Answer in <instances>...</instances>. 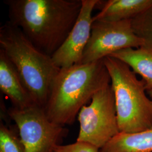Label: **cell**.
<instances>
[{
	"label": "cell",
	"instance_id": "cell-8",
	"mask_svg": "<svg viewBox=\"0 0 152 152\" xmlns=\"http://www.w3.org/2000/svg\"><path fill=\"white\" fill-rule=\"evenodd\" d=\"M98 0H82L80 15L65 41L51 58L59 68L81 64L83 53L90 39L94 22L92 11Z\"/></svg>",
	"mask_w": 152,
	"mask_h": 152
},
{
	"label": "cell",
	"instance_id": "cell-14",
	"mask_svg": "<svg viewBox=\"0 0 152 152\" xmlns=\"http://www.w3.org/2000/svg\"><path fill=\"white\" fill-rule=\"evenodd\" d=\"M0 152H25L17 132L2 121L0 125Z\"/></svg>",
	"mask_w": 152,
	"mask_h": 152
},
{
	"label": "cell",
	"instance_id": "cell-15",
	"mask_svg": "<svg viewBox=\"0 0 152 152\" xmlns=\"http://www.w3.org/2000/svg\"><path fill=\"white\" fill-rule=\"evenodd\" d=\"M53 152H100V149L92 145L80 141L68 145H58Z\"/></svg>",
	"mask_w": 152,
	"mask_h": 152
},
{
	"label": "cell",
	"instance_id": "cell-1",
	"mask_svg": "<svg viewBox=\"0 0 152 152\" xmlns=\"http://www.w3.org/2000/svg\"><path fill=\"white\" fill-rule=\"evenodd\" d=\"M10 22L41 51L52 56L75 24L82 0H6Z\"/></svg>",
	"mask_w": 152,
	"mask_h": 152
},
{
	"label": "cell",
	"instance_id": "cell-7",
	"mask_svg": "<svg viewBox=\"0 0 152 152\" xmlns=\"http://www.w3.org/2000/svg\"><path fill=\"white\" fill-rule=\"evenodd\" d=\"M143 45L144 41L135 34L131 20H94L81 64L103 60L120 50Z\"/></svg>",
	"mask_w": 152,
	"mask_h": 152
},
{
	"label": "cell",
	"instance_id": "cell-9",
	"mask_svg": "<svg viewBox=\"0 0 152 152\" xmlns=\"http://www.w3.org/2000/svg\"><path fill=\"white\" fill-rule=\"evenodd\" d=\"M0 90L14 108L22 109L36 105L16 69L1 49Z\"/></svg>",
	"mask_w": 152,
	"mask_h": 152
},
{
	"label": "cell",
	"instance_id": "cell-3",
	"mask_svg": "<svg viewBox=\"0 0 152 152\" xmlns=\"http://www.w3.org/2000/svg\"><path fill=\"white\" fill-rule=\"evenodd\" d=\"M0 49L16 69L34 104L45 108L51 84L60 68L10 21L0 28Z\"/></svg>",
	"mask_w": 152,
	"mask_h": 152
},
{
	"label": "cell",
	"instance_id": "cell-2",
	"mask_svg": "<svg viewBox=\"0 0 152 152\" xmlns=\"http://www.w3.org/2000/svg\"><path fill=\"white\" fill-rule=\"evenodd\" d=\"M110 84L104 59L60 68L44 108L48 118L62 126L72 125L82 108L98 91Z\"/></svg>",
	"mask_w": 152,
	"mask_h": 152
},
{
	"label": "cell",
	"instance_id": "cell-4",
	"mask_svg": "<svg viewBox=\"0 0 152 152\" xmlns=\"http://www.w3.org/2000/svg\"><path fill=\"white\" fill-rule=\"evenodd\" d=\"M113 91L120 132L136 133L152 129V99L144 82L116 58L104 59Z\"/></svg>",
	"mask_w": 152,
	"mask_h": 152
},
{
	"label": "cell",
	"instance_id": "cell-6",
	"mask_svg": "<svg viewBox=\"0 0 152 152\" xmlns=\"http://www.w3.org/2000/svg\"><path fill=\"white\" fill-rule=\"evenodd\" d=\"M7 113L15 124L25 152H53L68 134L65 126L50 121L44 108L37 105L22 109L11 107Z\"/></svg>",
	"mask_w": 152,
	"mask_h": 152
},
{
	"label": "cell",
	"instance_id": "cell-11",
	"mask_svg": "<svg viewBox=\"0 0 152 152\" xmlns=\"http://www.w3.org/2000/svg\"><path fill=\"white\" fill-rule=\"evenodd\" d=\"M109 56L125 63L136 75L141 77L147 91L152 90V49L143 45L115 52Z\"/></svg>",
	"mask_w": 152,
	"mask_h": 152
},
{
	"label": "cell",
	"instance_id": "cell-13",
	"mask_svg": "<svg viewBox=\"0 0 152 152\" xmlns=\"http://www.w3.org/2000/svg\"><path fill=\"white\" fill-rule=\"evenodd\" d=\"M136 35L144 41V45L152 49V4L131 20Z\"/></svg>",
	"mask_w": 152,
	"mask_h": 152
},
{
	"label": "cell",
	"instance_id": "cell-10",
	"mask_svg": "<svg viewBox=\"0 0 152 152\" xmlns=\"http://www.w3.org/2000/svg\"><path fill=\"white\" fill-rule=\"evenodd\" d=\"M152 4V0H98L95 6L100 11L94 20L121 21L131 20Z\"/></svg>",
	"mask_w": 152,
	"mask_h": 152
},
{
	"label": "cell",
	"instance_id": "cell-12",
	"mask_svg": "<svg viewBox=\"0 0 152 152\" xmlns=\"http://www.w3.org/2000/svg\"><path fill=\"white\" fill-rule=\"evenodd\" d=\"M100 152H152V129L136 133L120 132Z\"/></svg>",
	"mask_w": 152,
	"mask_h": 152
},
{
	"label": "cell",
	"instance_id": "cell-5",
	"mask_svg": "<svg viewBox=\"0 0 152 152\" xmlns=\"http://www.w3.org/2000/svg\"><path fill=\"white\" fill-rule=\"evenodd\" d=\"M80 131L77 141L102 149L120 132L114 92L110 84L98 91L89 105L78 114Z\"/></svg>",
	"mask_w": 152,
	"mask_h": 152
},
{
	"label": "cell",
	"instance_id": "cell-16",
	"mask_svg": "<svg viewBox=\"0 0 152 152\" xmlns=\"http://www.w3.org/2000/svg\"><path fill=\"white\" fill-rule=\"evenodd\" d=\"M147 94L150 96V98H152V90L147 91Z\"/></svg>",
	"mask_w": 152,
	"mask_h": 152
}]
</instances>
